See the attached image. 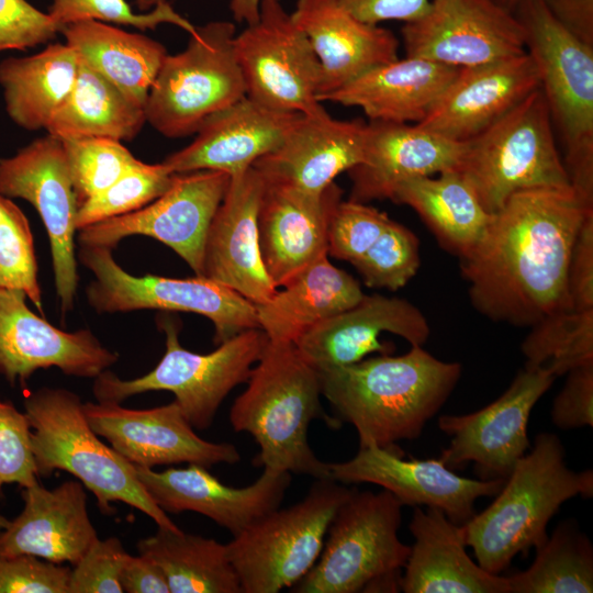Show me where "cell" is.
Segmentation results:
<instances>
[{
  "label": "cell",
  "mask_w": 593,
  "mask_h": 593,
  "mask_svg": "<svg viewBox=\"0 0 593 593\" xmlns=\"http://www.w3.org/2000/svg\"><path fill=\"white\" fill-rule=\"evenodd\" d=\"M593 210L572 187L512 194L492 214L478 246L460 259L473 307L483 316L533 326L572 309L568 267L585 215Z\"/></svg>",
  "instance_id": "obj_1"
},
{
  "label": "cell",
  "mask_w": 593,
  "mask_h": 593,
  "mask_svg": "<svg viewBox=\"0 0 593 593\" xmlns=\"http://www.w3.org/2000/svg\"><path fill=\"white\" fill-rule=\"evenodd\" d=\"M318 374L322 395L339 422L355 427L359 448L400 450L396 443L419 437L448 400L461 366L411 346L401 356L380 355Z\"/></svg>",
  "instance_id": "obj_2"
},
{
  "label": "cell",
  "mask_w": 593,
  "mask_h": 593,
  "mask_svg": "<svg viewBox=\"0 0 593 593\" xmlns=\"http://www.w3.org/2000/svg\"><path fill=\"white\" fill-rule=\"evenodd\" d=\"M234 401L230 422L235 432L254 437L259 452L254 465L280 472L329 478L328 463L320 460L307 440L312 421L338 428L321 404L320 374L293 343L267 342Z\"/></svg>",
  "instance_id": "obj_3"
},
{
  "label": "cell",
  "mask_w": 593,
  "mask_h": 593,
  "mask_svg": "<svg viewBox=\"0 0 593 593\" xmlns=\"http://www.w3.org/2000/svg\"><path fill=\"white\" fill-rule=\"evenodd\" d=\"M577 495L592 497V470L568 468L559 437L540 433L494 501L462 525L466 545L472 548L481 568L500 574L515 556L544 544L551 517Z\"/></svg>",
  "instance_id": "obj_4"
},
{
  "label": "cell",
  "mask_w": 593,
  "mask_h": 593,
  "mask_svg": "<svg viewBox=\"0 0 593 593\" xmlns=\"http://www.w3.org/2000/svg\"><path fill=\"white\" fill-rule=\"evenodd\" d=\"M82 404L77 393L63 388L44 387L24 398L37 477L66 471L94 494L102 513L112 514L111 504L122 502L147 515L158 527L179 530L148 495L135 466L93 432Z\"/></svg>",
  "instance_id": "obj_5"
},
{
  "label": "cell",
  "mask_w": 593,
  "mask_h": 593,
  "mask_svg": "<svg viewBox=\"0 0 593 593\" xmlns=\"http://www.w3.org/2000/svg\"><path fill=\"white\" fill-rule=\"evenodd\" d=\"M513 13L537 66L571 187L593 203V45L570 33L541 0H521Z\"/></svg>",
  "instance_id": "obj_6"
},
{
  "label": "cell",
  "mask_w": 593,
  "mask_h": 593,
  "mask_svg": "<svg viewBox=\"0 0 593 593\" xmlns=\"http://www.w3.org/2000/svg\"><path fill=\"white\" fill-rule=\"evenodd\" d=\"M402 506L384 489L353 488L329 524L318 559L291 592L401 591V570L411 551L398 535Z\"/></svg>",
  "instance_id": "obj_7"
},
{
  "label": "cell",
  "mask_w": 593,
  "mask_h": 593,
  "mask_svg": "<svg viewBox=\"0 0 593 593\" xmlns=\"http://www.w3.org/2000/svg\"><path fill=\"white\" fill-rule=\"evenodd\" d=\"M540 88L485 131L465 142L456 168L493 214L514 193L571 187Z\"/></svg>",
  "instance_id": "obj_8"
},
{
  "label": "cell",
  "mask_w": 593,
  "mask_h": 593,
  "mask_svg": "<svg viewBox=\"0 0 593 593\" xmlns=\"http://www.w3.org/2000/svg\"><path fill=\"white\" fill-rule=\"evenodd\" d=\"M160 326L166 350L157 366L128 380L107 369L94 378L93 395L98 402L121 403L144 392L169 391L191 426L204 430L228 393L247 381L268 337L260 328L246 329L203 355L180 345L175 324L164 321Z\"/></svg>",
  "instance_id": "obj_9"
},
{
  "label": "cell",
  "mask_w": 593,
  "mask_h": 593,
  "mask_svg": "<svg viewBox=\"0 0 593 593\" xmlns=\"http://www.w3.org/2000/svg\"><path fill=\"white\" fill-rule=\"evenodd\" d=\"M298 503L267 513L226 544L243 593L292 588L318 559L329 524L351 489L315 479Z\"/></svg>",
  "instance_id": "obj_10"
},
{
  "label": "cell",
  "mask_w": 593,
  "mask_h": 593,
  "mask_svg": "<svg viewBox=\"0 0 593 593\" xmlns=\"http://www.w3.org/2000/svg\"><path fill=\"white\" fill-rule=\"evenodd\" d=\"M235 35L234 23L211 21L195 27L182 52L167 55L145 104L146 122L166 137H186L245 97Z\"/></svg>",
  "instance_id": "obj_11"
},
{
  "label": "cell",
  "mask_w": 593,
  "mask_h": 593,
  "mask_svg": "<svg viewBox=\"0 0 593 593\" xmlns=\"http://www.w3.org/2000/svg\"><path fill=\"white\" fill-rule=\"evenodd\" d=\"M78 258L94 277L86 294L98 313L150 309L195 313L213 323L215 345L243 331L259 328L253 302L205 277L133 276L115 261L108 247L80 246Z\"/></svg>",
  "instance_id": "obj_12"
},
{
  "label": "cell",
  "mask_w": 593,
  "mask_h": 593,
  "mask_svg": "<svg viewBox=\"0 0 593 593\" xmlns=\"http://www.w3.org/2000/svg\"><path fill=\"white\" fill-rule=\"evenodd\" d=\"M234 52L250 99L279 111L327 113L317 100L318 59L281 0H260L258 20L235 35Z\"/></svg>",
  "instance_id": "obj_13"
},
{
  "label": "cell",
  "mask_w": 593,
  "mask_h": 593,
  "mask_svg": "<svg viewBox=\"0 0 593 593\" xmlns=\"http://www.w3.org/2000/svg\"><path fill=\"white\" fill-rule=\"evenodd\" d=\"M230 179L216 170L175 174L159 198L137 211L78 230V242L112 249L125 237L148 236L171 248L202 277L206 234Z\"/></svg>",
  "instance_id": "obj_14"
},
{
  "label": "cell",
  "mask_w": 593,
  "mask_h": 593,
  "mask_svg": "<svg viewBox=\"0 0 593 593\" xmlns=\"http://www.w3.org/2000/svg\"><path fill=\"white\" fill-rule=\"evenodd\" d=\"M0 195L21 198L40 214L48 235L56 294L66 315L75 305L79 209L61 141L47 134L0 159Z\"/></svg>",
  "instance_id": "obj_15"
},
{
  "label": "cell",
  "mask_w": 593,
  "mask_h": 593,
  "mask_svg": "<svg viewBox=\"0 0 593 593\" xmlns=\"http://www.w3.org/2000/svg\"><path fill=\"white\" fill-rule=\"evenodd\" d=\"M557 378L524 368L506 391L489 405L462 415H443L441 432L451 437L439 459L456 471L469 463L481 480H506L529 449L530 412Z\"/></svg>",
  "instance_id": "obj_16"
},
{
  "label": "cell",
  "mask_w": 593,
  "mask_h": 593,
  "mask_svg": "<svg viewBox=\"0 0 593 593\" xmlns=\"http://www.w3.org/2000/svg\"><path fill=\"white\" fill-rule=\"evenodd\" d=\"M406 56L467 68L526 53L514 13L492 0H430L427 11L404 23Z\"/></svg>",
  "instance_id": "obj_17"
},
{
  "label": "cell",
  "mask_w": 593,
  "mask_h": 593,
  "mask_svg": "<svg viewBox=\"0 0 593 593\" xmlns=\"http://www.w3.org/2000/svg\"><path fill=\"white\" fill-rule=\"evenodd\" d=\"M82 407L93 432L134 466L194 463L210 469L240 460L233 444L199 437L175 400L145 410L104 402H86Z\"/></svg>",
  "instance_id": "obj_18"
},
{
  "label": "cell",
  "mask_w": 593,
  "mask_h": 593,
  "mask_svg": "<svg viewBox=\"0 0 593 593\" xmlns=\"http://www.w3.org/2000/svg\"><path fill=\"white\" fill-rule=\"evenodd\" d=\"M26 295L0 288V374L24 384L37 370L94 379L119 360L89 329L66 332L33 313Z\"/></svg>",
  "instance_id": "obj_19"
},
{
  "label": "cell",
  "mask_w": 593,
  "mask_h": 593,
  "mask_svg": "<svg viewBox=\"0 0 593 593\" xmlns=\"http://www.w3.org/2000/svg\"><path fill=\"white\" fill-rule=\"evenodd\" d=\"M329 478L342 484L372 483L393 494L402 505L436 507L458 525L474 513L482 496H494L504 480L469 479L439 459H404L402 450L359 448L351 459L328 463Z\"/></svg>",
  "instance_id": "obj_20"
},
{
  "label": "cell",
  "mask_w": 593,
  "mask_h": 593,
  "mask_svg": "<svg viewBox=\"0 0 593 593\" xmlns=\"http://www.w3.org/2000/svg\"><path fill=\"white\" fill-rule=\"evenodd\" d=\"M135 470L148 495L164 512L202 514L233 537L279 507L291 482V473L269 469L244 488L226 485L208 468L194 463L164 471L135 466Z\"/></svg>",
  "instance_id": "obj_21"
},
{
  "label": "cell",
  "mask_w": 593,
  "mask_h": 593,
  "mask_svg": "<svg viewBox=\"0 0 593 593\" xmlns=\"http://www.w3.org/2000/svg\"><path fill=\"white\" fill-rule=\"evenodd\" d=\"M265 179L253 166L232 176L210 224L202 277L219 282L255 305L269 301L278 288L267 273L258 243V211Z\"/></svg>",
  "instance_id": "obj_22"
},
{
  "label": "cell",
  "mask_w": 593,
  "mask_h": 593,
  "mask_svg": "<svg viewBox=\"0 0 593 593\" xmlns=\"http://www.w3.org/2000/svg\"><path fill=\"white\" fill-rule=\"evenodd\" d=\"M382 333L423 346L430 335L424 314L405 299L382 294L363 295L354 306L302 334L293 344L317 371L353 365L372 353L389 355L393 347L380 339Z\"/></svg>",
  "instance_id": "obj_23"
},
{
  "label": "cell",
  "mask_w": 593,
  "mask_h": 593,
  "mask_svg": "<svg viewBox=\"0 0 593 593\" xmlns=\"http://www.w3.org/2000/svg\"><path fill=\"white\" fill-rule=\"evenodd\" d=\"M342 194L335 182L314 195L265 180L258 243L265 269L278 289L328 255L329 221Z\"/></svg>",
  "instance_id": "obj_24"
},
{
  "label": "cell",
  "mask_w": 593,
  "mask_h": 593,
  "mask_svg": "<svg viewBox=\"0 0 593 593\" xmlns=\"http://www.w3.org/2000/svg\"><path fill=\"white\" fill-rule=\"evenodd\" d=\"M539 87L537 66L527 52L461 68L417 125L465 143L485 131Z\"/></svg>",
  "instance_id": "obj_25"
},
{
  "label": "cell",
  "mask_w": 593,
  "mask_h": 593,
  "mask_svg": "<svg viewBox=\"0 0 593 593\" xmlns=\"http://www.w3.org/2000/svg\"><path fill=\"white\" fill-rule=\"evenodd\" d=\"M367 135L368 123L359 119L300 114L282 143L253 167L266 181L317 195L361 161Z\"/></svg>",
  "instance_id": "obj_26"
},
{
  "label": "cell",
  "mask_w": 593,
  "mask_h": 593,
  "mask_svg": "<svg viewBox=\"0 0 593 593\" xmlns=\"http://www.w3.org/2000/svg\"><path fill=\"white\" fill-rule=\"evenodd\" d=\"M300 114L268 108L245 96L208 116L194 139L163 163L175 174L216 170L238 175L275 150Z\"/></svg>",
  "instance_id": "obj_27"
},
{
  "label": "cell",
  "mask_w": 593,
  "mask_h": 593,
  "mask_svg": "<svg viewBox=\"0 0 593 593\" xmlns=\"http://www.w3.org/2000/svg\"><path fill=\"white\" fill-rule=\"evenodd\" d=\"M465 147L417 124L370 121L362 159L347 171L349 200H391L406 180L456 169Z\"/></svg>",
  "instance_id": "obj_28"
},
{
  "label": "cell",
  "mask_w": 593,
  "mask_h": 593,
  "mask_svg": "<svg viewBox=\"0 0 593 593\" xmlns=\"http://www.w3.org/2000/svg\"><path fill=\"white\" fill-rule=\"evenodd\" d=\"M21 495V513L0 529V553L75 566L99 538L88 514L87 492L78 480L54 489L36 482L22 488Z\"/></svg>",
  "instance_id": "obj_29"
},
{
  "label": "cell",
  "mask_w": 593,
  "mask_h": 593,
  "mask_svg": "<svg viewBox=\"0 0 593 593\" xmlns=\"http://www.w3.org/2000/svg\"><path fill=\"white\" fill-rule=\"evenodd\" d=\"M291 15L320 63L318 101L366 71L399 58V41L390 30L357 19L336 0H296Z\"/></svg>",
  "instance_id": "obj_30"
},
{
  "label": "cell",
  "mask_w": 593,
  "mask_h": 593,
  "mask_svg": "<svg viewBox=\"0 0 593 593\" xmlns=\"http://www.w3.org/2000/svg\"><path fill=\"white\" fill-rule=\"evenodd\" d=\"M410 532L414 544L402 574L405 593H510L506 577L493 574L466 551L462 525L436 507L414 506Z\"/></svg>",
  "instance_id": "obj_31"
},
{
  "label": "cell",
  "mask_w": 593,
  "mask_h": 593,
  "mask_svg": "<svg viewBox=\"0 0 593 593\" xmlns=\"http://www.w3.org/2000/svg\"><path fill=\"white\" fill-rule=\"evenodd\" d=\"M461 68L406 56L377 66L322 101L358 107L370 121L422 122Z\"/></svg>",
  "instance_id": "obj_32"
},
{
  "label": "cell",
  "mask_w": 593,
  "mask_h": 593,
  "mask_svg": "<svg viewBox=\"0 0 593 593\" xmlns=\"http://www.w3.org/2000/svg\"><path fill=\"white\" fill-rule=\"evenodd\" d=\"M267 302L256 305L269 340L294 343L316 324L354 306L365 295L359 282L328 260L309 265Z\"/></svg>",
  "instance_id": "obj_33"
},
{
  "label": "cell",
  "mask_w": 593,
  "mask_h": 593,
  "mask_svg": "<svg viewBox=\"0 0 593 593\" xmlns=\"http://www.w3.org/2000/svg\"><path fill=\"white\" fill-rule=\"evenodd\" d=\"M60 33L81 61L145 109L168 55L161 43L94 20L68 24Z\"/></svg>",
  "instance_id": "obj_34"
},
{
  "label": "cell",
  "mask_w": 593,
  "mask_h": 593,
  "mask_svg": "<svg viewBox=\"0 0 593 593\" xmlns=\"http://www.w3.org/2000/svg\"><path fill=\"white\" fill-rule=\"evenodd\" d=\"M391 201L412 208L448 253L462 259L481 242L492 214L457 169L399 184Z\"/></svg>",
  "instance_id": "obj_35"
},
{
  "label": "cell",
  "mask_w": 593,
  "mask_h": 593,
  "mask_svg": "<svg viewBox=\"0 0 593 593\" xmlns=\"http://www.w3.org/2000/svg\"><path fill=\"white\" fill-rule=\"evenodd\" d=\"M79 57L66 43L0 61V86L9 118L27 131L46 130L69 96Z\"/></svg>",
  "instance_id": "obj_36"
},
{
  "label": "cell",
  "mask_w": 593,
  "mask_h": 593,
  "mask_svg": "<svg viewBox=\"0 0 593 593\" xmlns=\"http://www.w3.org/2000/svg\"><path fill=\"white\" fill-rule=\"evenodd\" d=\"M146 122L145 109L79 59L74 87L46 127L64 141L82 137L133 139Z\"/></svg>",
  "instance_id": "obj_37"
},
{
  "label": "cell",
  "mask_w": 593,
  "mask_h": 593,
  "mask_svg": "<svg viewBox=\"0 0 593 593\" xmlns=\"http://www.w3.org/2000/svg\"><path fill=\"white\" fill-rule=\"evenodd\" d=\"M136 548L163 569L170 593H243L226 544L158 527Z\"/></svg>",
  "instance_id": "obj_38"
},
{
  "label": "cell",
  "mask_w": 593,
  "mask_h": 593,
  "mask_svg": "<svg viewBox=\"0 0 593 593\" xmlns=\"http://www.w3.org/2000/svg\"><path fill=\"white\" fill-rule=\"evenodd\" d=\"M530 567L506 577L510 593L593 592V547L577 524L561 522Z\"/></svg>",
  "instance_id": "obj_39"
},
{
  "label": "cell",
  "mask_w": 593,
  "mask_h": 593,
  "mask_svg": "<svg viewBox=\"0 0 593 593\" xmlns=\"http://www.w3.org/2000/svg\"><path fill=\"white\" fill-rule=\"evenodd\" d=\"M525 367L558 378L593 362V310L568 309L530 326L522 344Z\"/></svg>",
  "instance_id": "obj_40"
},
{
  "label": "cell",
  "mask_w": 593,
  "mask_h": 593,
  "mask_svg": "<svg viewBox=\"0 0 593 593\" xmlns=\"http://www.w3.org/2000/svg\"><path fill=\"white\" fill-rule=\"evenodd\" d=\"M175 172L164 163L136 160L116 181L80 204L77 231L88 225L137 211L164 194Z\"/></svg>",
  "instance_id": "obj_41"
},
{
  "label": "cell",
  "mask_w": 593,
  "mask_h": 593,
  "mask_svg": "<svg viewBox=\"0 0 593 593\" xmlns=\"http://www.w3.org/2000/svg\"><path fill=\"white\" fill-rule=\"evenodd\" d=\"M61 144L79 206L110 187L137 160L113 138H70Z\"/></svg>",
  "instance_id": "obj_42"
},
{
  "label": "cell",
  "mask_w": 593,
  "mask_h": 593,
  "mask_svg": "<svg viewBox=\"0 0 593 593\" xmlns=\"http://www.w3.org/2000/svg\"><path fill=\"white\" fill-rule=\"evenodd\" d=\"M0 288L23 292L43 314L33 235L24 213L0 195Z\"/></svg>",
  "instance_id": "obj_43"
},
{
  "label": "cell",
  "mask_w": 593,
  "mask_h": 593,
  "mask_svg": "<svg viewBox=\"0 0 593 593\" xmlns=\"http://www.w3.org/2000/svg\"><path fill=\"white\" fill-rule=\"evenodd\" d=\"M419 240L406 226L390 220L369 249L353 265L370 288L395 291L419 267Z\"/></svg>",
  "instance_id": "obj_44"
},
{
  "label": "cell",
  "mask_w": 593,
  "mask_h": 593,
  "mask_svg": "<svg viewBox=\"0 0 593 593\" xmlns=\"http://www.w3.org/2000/svg\"><path fill=\"white\" fill-rule=\"evenodd\" d=\"M48 14L60 31L68 24L88 20L128 25L141 31L154 30L164 23L177 25L189 34L195 30L167 1L149 12L136 13L125 0H52Z\"/></svg>",
  "instance_id": "obj_45"
},
{
  "label": "cell",
  "mask_w": 593,
  "mask_h": 593,
  "mask_svg": "<svg viewBox=\"0 0 593 593\" xmlns=\"http://www.w3.org/2000/svg\"><path fill=\"white\" fill-rule=\"evenodd\" d=\"M391 219L367 203L340 201L328 226L327 254L354 265L376 242Z\"/></svg>",
  "instance_id": "obj_46"
},
{
  "label": "cell",
  "mask_w": 593,
  "mask_h": 593,
  "mask_svg": "<svg viewBox=\"0 0 593 593\" xmlns=\"http://www.w3.org/2000/svg\"><path fill=\"white\" fill-rule=\"evenodd\" d=\"M31 427L24 412L0 400V488H25L38 482L30 440Z\"/></svg>",
  "instance_id": "obj_47"
},
{
  "label": "cell",
  "mask_w": 593,
  "mask_h": 593,
  "mask_svg": "<svg viewBox=\"0 0 593 593\" xmlns=\"http://www.w3.org/2000/svg\"><path fill=\"white\" fill-rule=\"evenodd\" d=\"M127 556L118 537L98 538L70 569L68 593H123L120 577Z\"/></svg>",
  "instance_id": "obj_48"
},
{
  "label": "cell",
  "mask_w": 593,
  "mask_h": 593,
  "mask_svg": "<svg viewBox=\"0 0 593 593\" xmlns=\"http://www.w3.org/2000/svg\"><path fill=\"white\" fill-rule=\"evenodd\" d=\"M69 567L0 553V593H68Z\"/></svg>",
  "instance_id": "obj_49"
},
{
  "label": "cell",
  "mask_w": 593,
  "mask_h": 593,
  "mask_svg": "<svg viewBox=\"0 0 593 593\" xmlns=\"http://www.w3.org/2000/svg\"><path fill=\"white\" fill-rule=\"evenodd\" d=\"M59 25L26 0H0V53L25 51L53 40Z\"/></svg>",
  "instance_id": "obj_50"
},
{
  "label": "cell",
  "mask_w": 593,
  "mask_h": 593,
  "mask_svg": "<svg viewBox=\"0 0 593 593\" xmlns=\"http://www.w3.org/2000/svg\"><path fill=\"white\" fill-rule=\"evenodd\" d=\"M563 388L552 402L551 421L561 429L593 426V362L567 373Z\"/></svg>",
  "instance_id": "obj_51"
},
{
  "label": "cell",
  "mask_w": 593,
  "mask_h": 593,
  "mask_svg": "<svg viewBox=\"0 0 593 593\" xmlns=\"http://www.w3.org/2000/svg\"><path fill=\"white\" fill-rule=\"evenodd\" d=\"M567 283L571 307L593 310V210L585 215L575 236Z\"/></svg>",
  "instance_id": "obj_52"
},
{
  "label": "cell",
  "mask_w": 593,
  "mask_h": 593,
  "mask_svg": "<svg viewBox=\"0 0 593 593\" xmlns=\"http://www.w3.org/2000/svg\"><path fill=\"white\" fill-rule=\"evenodd\" d=\"M357 19L379 24L398 20L404 23L422 16L429 8L430 0H336Z\"/></svg>",
  "instance_id": "obj_53"
},
{
  "label": "cell",
  "mask_w": 593,
  "mask_h": 593,
  "mask_svg": "<svg viewBox=\"0 0 593 593\" xmlns=\"http://www.w3.org/2000/svg\"><path fill=\"white\" fill-rule=\"evenodd\" d=\"M123 592L170 593L163 569L150 558L128 553L120 577Z\"/></svg>",
  "instance_id": "obj_54"
},
{
  "label": "cell",
  "mask_w": 593,
  "mask_h": 593,
  "mask_svg": "<svg viewBox=\"0 0 593 593\" xmlns=\"http://www.w3.org/2000/svg\"><path fill=\"white\" fill-rule=\"evenodd\" d=\"M570 33L593 45V0H541Z\"/></svg>",
  "instance_id": "obj_55"
},
{
  "label": "cell",
  "mask_w": 593,
  "mask_h": 593,
  "mask_svg": "<svg viewBox=\"0 0 593 593\" xmlns=\"http://www.w3.org/2000/svg\"><path fill=\"white\" fill-rule=\"evenodd\" d=\"M260 0H231L230 9L238 23L250 25L258 20Z\"/></svg>",
  "instance_id": "obj_56"
},
{
  "label": "cell",
  "mask_w": 593,
  "mask_h": 593,
  "mask_svg": "<svg viewBox=\"0 0 593 593\" xmlns=\"http://www.w3.org/2000/svg\"><path fill=\"white\" fill-rule=\"evenodd\" d=\"M163 2H166V0H135L137 9L142 12L152 10Z\"/></svg>",
  "instance_id": "obj_57"
},
{
  "label": "cell",
  "mask_w": 593,
  "mask_h": 593,
  "mask_svg": "<svg viewBox=\"0 0 593 593\" xmlns=\"http://www.w3.org/2000/svg\"><path fill=\"white\" fill-rule=\"evenodd\" d=\"M492 1L495 2L497 5H500L501 8L513 13L517 3L521 0H492Z\"/></svg>",
  "instance_id": "obj_58"
},
{
  "label": "cell",
  "mask_w": 593,
  "mask_h": 593,
  "mask_svg": "<svg viewBox=\"0 0 593 593\" xmlns=\"http://www.w3.org/2000/svg\"><path fill=\"white\" fill-rule=\"evenodd\" d=\"M9 523V519L5 518L4 516L0 515V529H2L3 527H5Z\"/></svg>",
  "instance_id": "obj_59"
}]
</instances>
